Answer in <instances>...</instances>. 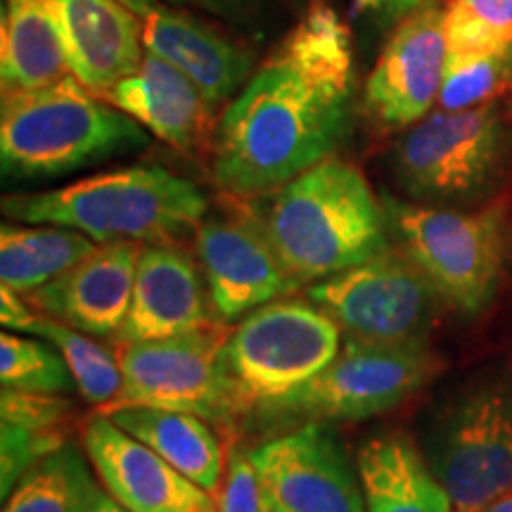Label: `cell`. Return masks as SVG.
I'll list each match as a JSON object with an SVG mask.
<instances>
[{"label": "cell", "mask_w": 512, "mask_h": 512, "mask_svg": "<svg viewBox=\"0 0 512 512\" xmlns=\"http://www.w3.org/2000/svg\"><path fill=\"white\" fill-rule=\"evenodd\" d=\"M0 382L3 389L36 394H62L76 387L60 351L12 332L0 335Z\"/></svg>", "instance_id": "obj_28"}, {"label": "cell", "mask_w": 512, "mask_h": 512, "mask_svg": "<svg viewBox=\"0 0 512 512\" xmlns=\"http://www.w3.org/2000/svg\"><path fill=\"white\" fill-rule=\"evenodd\" d=\"M358 12H368L382 22H401L411 12L427 5V0H354Z\"/></svg>", "instance_id": "obj_34"}, {"label": "cell", "mask_w": 512, "mask_h": 512, "mask_svg": "<svg viewBox=\"0 0 512 512\" xmlns=\"http://www.w3.org/2000/svg\"><path fill=\"white\" fill-rule=\"evenodd\" d=\"M176 3H200V5H209V8H221V5L235 3V0H176Z\"/></svg>", "instance_id": "obj_37"}, {"label": "cell", "mask_w": 512, "mask_h": 512, "mask_svg": "<svg viewBox=\"0 0 512 512\" xmlns=\"http://www.w3.org/2000/svg\"><path fill=\"white\" fill-rule=\"evenodd\" d=\"M98 242L53 223H5L0 228V283L19 294L50 283L86 259Z\"/></svg>", "instance_id": "obj_24"}, {"label": "cell", "mask_w": 512, "mask_h": 512, "mask_svg": "<svg viewBox=\"0 0 512 512\" xmlns=\"http://www.w3.org/2000/svg\"><path fill=\"white\" fill-rule=\"evenodd\" d=\"M147 145V131L74 76L3 95L0 162L15 178H55Z\"/></svg>", "instance_id": "obj_4"}, {"label": "cell", "mask_w": 512, "mask_h": 512, "mask_svg": "<svg viewBox=\"0 0 512 512\" xmlns=\"http://www.w3.org/2000/svg\"><path fill=\"white\" fill-rule=\"evenodd\" d=\"M306 297L349 337L427 344L441 294L406 252L384 249L363 264L313 283Z\"/></svg>", "instance_id": "obj_8"}, {"label": "cell", "mask_w": 512, "mask_h": 512, "mask_svg": "<svg viewBox=\"0 0 512 512\" xmlns=\"http://www.w3.org/2000/svg\"><path fill=\"white\" fill-rule=\"evenodd\" d=\"M209 202L188 178L157 164L88 176L64 188L3 197V214L19 223H53L95 242L133 240L174 245L197 233Z\"/></svg>", "instance_id": "obj_3"}, {"label": "cell", "mask_w": 512, "mask_h": 512, "mask_svg": "<svg viewBox=\"0 0 512 512\" xmlns=\"http://www.w3.org/2000/svg\"><path fill=\"white\" fill-rule=\"evenodd\" d=\"M211 299L195 259L176 245H143L119 344L166 339L211 325Z\"/></svg>", "instance_id": "obj_18"}, {"label": "cell", "mask_w": 512, "mask_h": 512, "mask_svg": "<svg viewBox=\"0 0 512 512\" xmlns=\"http://www.w3.org/2000/svg\"><path fill=\"white\" fill-rule=\"evenodd\" d=\"M448 50L512 48V0H448Z\"/></svg>", "instance_id": "obj_29"}, {"label": "cell", "mask_w": 512, "mask_h": 512, "mask_svg": "<svg viewBox=\"0 0 512 512\" xmlns=\"http://www.w3.org/2000/svg\"><path fill=\"white\" fill-rule=\"evenodd\" d=\"M453 512H458V510H453Z\"/></svg>", "instance_id": "obj_39"}, {"label": "cell", "mask_w": 512, "mask_h": 512, "mask_svg": "<svg viewBox=\"0 0 512 512\" xmlns=\"http://www.w3.org/2000/svg\"><path fill=\"white\" fill-rule=\"evenodd\" d=\"M114 425L143 441L166 463L200 484L211 496H219L223 484V446L207 420L200 415L169 411V408L138 406V403H110L100 408Z\"/></svg>", "instance_id": "obj_23"}, {"label": "cell", "mask_w": 512, "mask_h": 512, "mask_svg": "<svg viewBox=\"0 0 512 512\" xmlns=\"http://www.w3.org/2000/svg\"><path fill=\"white\" fill-rule=\"evenodd\" d=\"M249 456L261 489L285 512H366L358 467L323 422L266 441Z\"/></svg>", "instance_id": "obj_12"}, {"label": "cell", "mask_w": 512, "mask_h": 512, "mask_svg": "<svg viewBox=\"0 0 512 512\" xmlns=\"http://www.w3.org/2000/svg\"><path fill=\"white\" fill-rule=\"evenodd\" d=\"M102 98L176 150H195L209 138L214 105L181 69L152 53Z\"/></svg>", "instance_id": "obj_19"}, {"label": "cell", "mask_w": 512, "mask_h": 512, "mask_svg": "<svg viewBox=\"0 0 512 512\" xmlns=\"http://www.w3.org/2000/svg\"><path fill=\"white\" fill-rule=\"evenodd\" d=\"M34 306L19 299V292L0 285V320L10 332H31L38 313L31 311Z\"/></svg>", "instance_id": "obj_33"}, {"label": "cell", "mask_w": 512, "mask_h": 512, "mask_svg": "<svg viewBox=\"0 0 512 512\" xmlns=\"http://www.w3.org/2000/svg\"><path fill=\"white\" fill-rule=\"evenodd\" d=\"M427 344H382L347 337L323 373L266 411L316 420H366L392 411L437 373Z\"/></svg>", "instance_id": "obj_10"}, {"label": "cell", "mask_w": 512, "mask_h": 512, "mask_svg": "<svg viewBox=\"0 0 512 512\" xmlns=\"http://www.w3.org/2000/svg\"><path fill=\"white\" fill-rule=\"evenodd\" d=\"M67 446L64 430H31V427L0 425V494L3 501L15 489L27 470H31L38 460Z\"/></svg>", "instance_id": "obj_30"}, {"label": "cell", "mask_w": 512, "mask_h": 512, "mask_svg": "<svg viewBox=\"0 0 512 512\" xmlns=\"http://www.w3.org/2000/svg\"><path fill=\"white\" fill-rule=\"evenodd\" d=\"M427 463L458 512H484L512 494V389L482 384L434 422Z\"/></svg>", "instance_id": "obj_9"}, {"label": "cell", "mask_w": 512, "mask_h": 512, "mask_svg": "<svg viewBox=\"0 0 512 512\" xmlns=\"http://www.w3.org/2000/svg\"><path fill=\"white\" fill-rule=\"evenodd\" d=\"M216 505L219 512H264V489L249 453L230 451Z\"/></svg>", "instance_id": "obj_32"}, {"label": "cell", "mask_w": 512, "mask_h": 512, "mask_svg": "<svg viewBox=\"0 0 512 512\" xmlns=\"http://www.w3.org/2000/svg\"><path fill=\"white\" fill-rule=\"evenodd\" d=\"M76 512H128V510L110 494V491L102 489V486L93 479V482L88 484V489L83 491Z\"/></svg>", "instance_id": "obj_35"}, {"label": "cell", "mask_w": 512, "mask_h": 512, "mask_svg": "<svg viewBox=\"0 0 512 512\" xmlns=\"http://www.w3.org/2000/svg\"><path fill=\"white\" fill-rule=\"evenodd\" d=\"M264 512H285L283 508H280V505L278 503H275L273 501V498L271 496H268L266 494V491H264Z\"/></svg>", "instance_id": "obj_38"}, {"label": "cell", "mask_w": 512, "mask_h": 512, "mask_svg": "<svg viewBox=\"0 0 512 512\" xmlns=\"http://www.w3.org/2000/svg\"><path fill=\"white\" fill-rule=\"evenodd\" d=\"M510 128L496 102L427 114L394 147V176L420 202L482 195L510 155Z\"/></svg>", "instance_id": "obj_7"}, {"label": "cell", "mask_w": 512, "mask_h": 512, "mask_svg": "<svg viewBox=\"0 0 512 512\" xmlns=\"http://www.w3.org/2000/svg\"><path fill=\"white\" fill-rule=\"evenodd\" d=\"M228 330L219 323L150 342L119 344L124 389L114 403L169 408L226 425L240 413L221 363Z\"/></svg>", "instance_id": "obj_11"}, {"label": "cell", "mask_w": 512, "mask_h": 512, "mask_svg": "<svg viewBox=\"0 0 512 512\" xmlns=\"http://www.w3.org/2000/svg\"><path fill=\"white\" fill-rule=\"evenodd\" d=\"M342 328L302 299H275L247 313L230 332L221 363L240 411L268 408L335 361Z\"/></svg>", "instance_id": "obj_5"}, {"label": "cell", "mask_w": 512, "mask_h": 512, "mask_svg": "<svg viewBox=\"0 0 512 512\" xmlns=\"http://www.w3.org/2000/svg\"><path fill=\"white\" fill-rule=\"evenodd\" d=\"M366 512H453V501L422 458L399 432L368 437L356 453Z\"/></svg>", "instance_id": "obj_21"}, {"label": "cell", "mask_w": 512, "mask_h": 512, "mask_svg": "<svg viewBox=\"0 0 512 512\" xmlns=\"http://www.w3.org/2000/svg\"><path fill=\"white\" fill-rule=\"evenodd\" d=\"M356 67L335 8L313 3L249 76L216 128L211 176L230 195L278 190L347 138Z\"/></svg>", "instance_id": "obj_1"}, {"label": "cell", "mask_w": 512, "mask_h": 512, "mask_svg": "<svg viewBox=\"0 0 512 512\" xmlns=\"http://www.w3.org/2000/svg\"><path fill=\"white\" fill-rule=\"evenodd\" d=\"M69 72L93 93L136 72L145 57L136 15L121 0H55Z\"/></svg>", "instance_id": "obj_20"}, {"label": "cell", "mask_w": 512, "mask_h": 512, "mask_svg": "<svg viewBox=\"0 0 512 512\" xmlns=\"http://www.w3.org/2000/svg\"><path fill=\"white\" fill-rule=\"evenodd\" d=\"M69 72L55 0H3L0 86L3 95L53 86Z\"/></svg>", "instance_id": "obj_22"}, {"label": "cell", "mask_w": 512, "mask_h": 512, "mask_svg": "<svg viewBox=\"0 0 512 512\" xmlns=\"http://www.w3.org/2000/svg\"><path fill=\"white\" fill-rule=\"evenodd\" d=\"M140 24L145 53L162 57L188 76L211 105L233 98L249 79L252 60L207 24L159 0H121Z\"/></svg>", "instance_id": "obj_17"}, {"label": "cell", "mask_w": 512, "mask_h": 512, "mask_svg": "<svg viewBox=\"0 0 512 512\" xmlns=\"http://www.w3.org/2000/svg\"><path fill=\"white\" fill-rule=\"evenodd\" d=\"M259 223L302 283H318L389 249L382 200L354 164L337 157L280 185Z\"/></svg>", "instance_id": "obj_2"}, {"label": "cell", "mask_w": 512, "mask_h": 512, "mask_svg": "<svg viewBox=\"0 0 512 512\" xmlns=\"http://www.w3.org/2000/svg\"><path fill=\"white\" fill-rule=\"evenodd\" d=\"M29 335L43 337L57 347L72 370L76 389L95 406H110L124 389L119 361L91 335L50 316H38Z\"/></svg>", "instance_id": "obj_26"}, {"label": "cell", "mask_w": 512, "mask_h": 512, "mask_svg": "<svg viewBox=\"0 0 512 512\" xmlns=\"http://www.w3.org/2000/svg\"><path fill=\"white\" fill-rule=\"evenodd\" d=\"M484 512H512V494H510V496H505V498H501V501L491 503L489 508H486Z\"/></svg>", "instance_id": "obj_36"}, {"label": "cell", "mask_w": 512, "mask_h": 512, "mask_svg": "<svg viewBox=\"0 0 512 512\" xmlns=\"http://www.w3.org/2000/svg\"><path fill=\"white\" fill-rule=\"evenodd\" d=\"M197 256L211 309L226 323L290 297L304 285L252 219H204L197 228Z\"/></svg>", "instance_id": "obj_13"}, {"label": "cell", "mask_w": 512, "mask_h": 512, "mask_svg": "<svg viewBox=\"0 0 512 512\" xmlns=\"http://www.w3.org/2000/svg\"><path fill=\"white\" fill-rule=\"evenodd\" d=\"M389 233L430 278L441 299L465 316L494 299L505 259V228L498 209L453 211L382 197Z\"/></svg>", "instance_id": "obj_6"}, {"label": "cell", "mask_w": 512, "mask_h": 512, "mask_svg": "<svg viewBox=\"0 0 512 512\" xmlns=\"http://www.w3.org/2000/svg\"><path fill=\"white\" fill-rule=\"evenodd\" d=\"M140 249L133 240L98 242L79 264L27 292V302L91 337L117 335L131 309Z\"/></svg>", "instance_id": "obj_16"}, {"label": "cell", "mask_w": 512, "mask_h": 512, "mask_svg": "<svg viewBox=\"0 0 512 512\" xmlns=\"http://www.w3.org/2000/svg\"><path fill=\"white\" fill-rule=\"evenodd\" d=\"M512 88V48L498 50H448L441 110H470L494 102Z\"/></svg>", "instance_id": "obj_27"}, {"label": "cell", "mask_w": 512, "mask_h": 512, "mask_svg": "<svg viewBox=\"0 0 512 512\" xmlns=\"http://www.w3.org/2000/svg\"><path fill=\"white\" fill-rule=\"evenodd\" d=\"M91 482L79 448L67 444L24 472L5 498L3 512H76Z\"/></svg>", "instance_id": "obj_25"}, {"label": "cell", "mask_w": 512, "mask_h": 512, "mask_svg": "<svg viewBox=\"0 0 512 512\" xmlns=\"http://www.w3.org/2000/svg\"><path fill=\"white\" fill-rule=\"evenodd\" d=\"M83 444L95 475L128 512H219L216 498L107 415H93Z\"/></svg>", "instance_id": "obj_15"}, {"label": "cell", "mask_w": 512, "mask_h": 512, "mask_svg": "<svg viewBox=\"0 0 512 512\" xmlns=\"http://www.w3.org/2000/svg\"><path fill=\"white\" fill-rule=\"evenodd\" d=\"M448 60L444 8L422 5L401 19L366 83V107L377 124L406 128L439 100Z\"/></svg>", "instance_id": "obj_14"}, {"label": "cell", "mask_w": 512, "mask_h": 512, "mask_svg": "<svg viewBox=\"0 0 512 512\" xmlns=\"http://www.w3.org/2000/svg\"><path fill=\"white\" fill-rule=\"evenodd\" d=\"M0 418L12 425L31 430H64L72 418V403L60 394H36L3 389L0 394Z\"/></svg>", "instance_id": "obj_31"}]
</instances>
